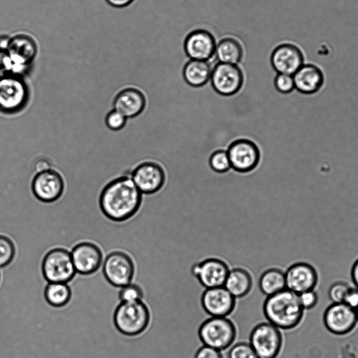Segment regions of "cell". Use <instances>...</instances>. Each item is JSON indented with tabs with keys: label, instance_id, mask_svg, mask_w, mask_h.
<instances>
[{
	"label": "cell",
	"instance_id": "obj_1",
	"mask_svg": "<svg viewBox=\"0 0 358 358\" xmlns=\"http://www.w3.org/2000/svg\"><path fill=\"white\" fill-rule=\"evenodd\" d=\"M142 194L130 176L112 180L102 189L99 206L109 220L120 222L132 217L139 210Z\"/></svg>",
	"mask_w": 358,
	"mask_h": 358
},
{
	"label": "cell",
	"instance_id": "obj_2",
	"mask_svg": "<svg viewBox=\"0 0 358 358\" xmlns=\"http://www.w3.org/2000/svg\"><path fill=\"white\" fill-rule=\"evenodd\" d=\"M304 310L299 294L285 289L266 296L263 303V313L267 322L280 330H290L301 322Z\"/></svg>",
	"mask_w": 358,
	"mask_h": 358
},
{
	"label": "cell",
	"instance_id": "obj_3",
	"mask_svg": "<svg viewBox=\"0 0 358 358\" xmlns=\"http://www.w3.org/2000/svg\"><path fill=\"white\" fill-rule=\"evenodd\" d=\"M151 314L143 301L120 302L113 313V323L117 330L127 336H136L148 327Z\"/></svg>",
	"mask_w": 358,
	"mask_h": 358
},
{
	"label": "cell",
	"instance_id": "obj_4",
	"mask_svg": "<svg viewBox=\"0 0 358 358\" xmlns=\"http://www.w3.org/2000/svg\"><path fill=\"white\" fill-rule=\"evenodd\" d=\"M198 336L203 345L222 351L233 345L237 329L227 317H210L200 324Z\"/></svg>",
	"mask_w": 358,
	"mask_h": 358
},
{
	"label": "cell",
	"instance_id": "obj_5",
	"mask_svg": "<svg viewBox=\"0 0 358 358\" xmlns=\"http://www.w3.org/2000/svg\"><path fill=\"white\" fill-rule=\"evenodd\" d=\"M29 99V89L24 77L12 73L0 76V110L16 113L22 110Z\"/></svg>",
	"mask_w": 358,
	"mask_h": 358
},
{
	"label": "cell",
	"instance_id": "obj_6",
	"mask_svg": "<svg viewBox=\"0 0 358 358\" xmlns=\"http://www.w3.org/2000/svg\"><path fill=\"white\" fill-rule=\"evenodd\" d=\"M41 273L48 282H71L76 274L71 252L63 248L50 250L43 258Z\"/></svg>",
	"mask_w": 358,
	"mask_h": 358
},
{
	"label": "cell",
	"instance_id": "obj_7",
	"mask_svg": "<svg viewBox=\"0 0 358 358\" xmlns=\"http://www.w3.org/2000/svg\"><path fill=\"white\" fill-rule=\"evenodd\" d=\"M282 342L281 330L267 321L255 325L249 336V343L258 358H277Z\"/></svg>",
	"mask_w": 358,
	"mask_h": 358
},
{
	"label": "cell",
	"instance_id": "obj_8",
	"mask_svg": "<svg viewBox=\"0 0 358 358\" xmlns=\"http://www.w3.org/2000/svg\"><path fill=\"white\" fill-rule=\"evenodd\" d=\"M6 51L10 61L7 73L23 76L34 60L38 47L32 37L27 34H17L8 38Z\"/></svg>",
	"mask_w": 358,
	"mask_h": 358
},
{
	"label": "cell",
	"instance_id": "obj_9",
	"mask_svg": "<svg viewBox=\"0 0 358 358\" xmlns=\"http://www.w3.org/2000/svg\"><path fill=\"white\" fill-rule=\"evenodd\" d=\"M102 271L107 282L115 287H121L132 282L135 264L126 252L115 250L104 259Z\"/></svg>",
	"mask_w": 358,
	"mask_h": 358
},
{
	"label": "cell",
	"instance_id": "obj_10",
	"mask_svg": "<svg viewBox=\"0 0 358 358\" xmlns=\"http://www.w3.org/2000/svg\"><path fill=\"white\" fill-rule=\"evenodd\" d=\"M210 81L217 93L230 96L242 88L244 75L238 64L218 62L212 69Z\"/></svg>",
	"mask_w": 358,
	"mask_h": 358
},
{
	"label": "cell",
	"instance_id": "obj_11",
	"mask_svg": "<svg viewBox=\"0 0 358 358\" xmlns=\"http://www.w3.org/2000/svg\"><path fill=\"white\" fill-rule=\"evenodd\" d=\"M231 169L238 173H248L259 164L261 153L258 145L248 138L232 141L227 150Z\"/></svg>",
	"mask_w": 358,
	"mask_h": 358
},
{
	"label": "cell",
	"instance_id": "obj_12",
	"mask_svg": "<svg viewBox=\"0 0 358 358\" xmlns=\"http://www.w3.org/2000/svg\"><path fill=\"white\" fill-rule=\"evenodd\" d=\"M229 270L224 260L211 257L194 264L191 273L201 286L208 289L224 286Z\"/></svg>",
	"mask_w": 358,
	"mask_h": 358
},
{
	"label": "cell",
	"instance_id": "obj_13",
	"mask_svg": "<svg viewBox=\"0 0 358 358\" xmlns=\"http://www.w3.org/2000/svg\"><path fill=\"white\" fill-rule=\"evenodd\" d=\"M130 177L142 194L157 192L166 181L164 168L153 161H145L138 164L131 173Z\"/></svg>",
	"mask_w": 358,
	"mask_h": 358
},
{
	"label": "cell",
	"instance_id": "obj_14",
	"mask_svg": "<svg viewBox=\"0 0 358 358\" xmlns=\"http://www.w3.org/2000/svg\"><path fill=\"white\" fill-rule=\"evenodd\" d=\"M323 322L330 333L343 336L351 332L358 322L355 309L342 302L332 303L326 308Z\"/></svg>",
	"mask_w": 358,
	"mask_h": 358
},
{
	"label": "cell",
	"instance_id": "obj_15",
	"mask_svg": "<svg viewBox=\"0 0 358 358\" xmlns=\"http://www.w3.org/2000/svg\"><path fill=\"white\" fill-rule=\"evenodd\" d=\"M64 189L61 174L52 169L36 173L31 181V190L40 201L52 203L59 199Z\"/></svg>",
	"mask_w": 358,
	"mask_h": 358
},
{
	"label": "cell",
	"instance_id": "obj_16",
	"mask_svg": "<svg viewBox=\"0 0 358 358\" xmlns=\"http://www.w3.org/2000/svg\"><path fill=\"white\" fill-rule=\"evenodd\" d=\"M201 304L210 317H228L235 309L236 299L224 287L205 289Z\"/></svg>",
	"mask_w": 358,
	"mask_h": 358
},
{
	"label": "cell",
	"instance_id": "obj_17",
	"mask_svg": "<svg viewBox=\"0 0 358 358\" xmlns=\"http://www.w3.org/2000/svg\"><path fill=\"white\" fill-rule=\"evenodd\" d=\"M72 261L76 273L82 275L94 273L103 262V252L95 243L83 241L71 250Z\"/></svg>",
	"mask_w": 358,
	"mask_h": 358
},
{
	"label": "cell",
	"instance_id": "obj_18",
	"mask_svg": "<svg viewBox=\"0 0 358 358\" xmlns=\"http://www.w3.org/2000/svg\"><path fill=\"white\" fill-rule=\"evenodd\" d=\"M286 289L300 294L306 291L314 290L318 282V274L315 268L306 262H296L285 271Z\"/></svg>",
	"mask_w": 358,
	"mask_h": 358
},
{
	"label": "cell",
	"instance_id": "obj_19",
	"mask_svg": "<svg viewBox=\"0 0 358 358\" xmlns=\"http://www.w3.org/2000/svg\"><path fill=\"white\" fill-rule=\"evenodd\" d=\"M271 64L277 73L293 76L304 64V56L297 45L284 43L276 46L273 50Z\"/></svg>",
	"mask_w": 358,
	"mask_h": 358
},
{
	"label": "cell",
	"instance_id": "obj_20",
	"mask_svg": "<svg viewBox=\"0 0 358 358\" xmlns=\"http://www.w3.org/2000/svg\"><path fill=\"white\" fill-rule=\"evenodd\" d=\"M216 45V41L210 31L198 29L188 34L183 47L190 59L208 61L215 55Z\"/></svg>",
	"mask_w": 358,
	"mask_h": 358
},
{
	"label": "cell",
	"instance_id": "obj_21",
	"mask_svg": "<svg viewBox=\"0 0 358 358\" xmlns=\"http://www.w3.org/2000/svg\"><path fill=\"white\" fill-rule=\"evenodd\" d=\"M113 108L127 119L137 117L146 106L145 94L139 89L129 87L121 90L115 96Z\"/></svg>",
	"mask_w": 358,
	"mask_h": 358
},
{
	"label": "cell",
	"instance_id": "obj_22",
	"mask_svg": "<svg viewBox=\"0 0 358 358\" xmlns=\"http://www.w3.org/2000/svg\"><path fill=\"white\" fill-rule=\"evenodd\" d=\"M295 90L305 94H313L322 88L324 83L322 69L315 64H303L293 75Z\"/></svg>",
	"mask_w": 358,
	"mask_h": 358
},
{
	"label": "cell",
	"instance_id": "obj_23",
	"mask_svg": "<svg viewBox=\"0 0 358 358\" xmlns=\"http://www.w3.org/2000/svg\"><path fill=\"white\" fill-rule=\"evenodd\" d=\"M252 286L253 278L250 272L243 267L230 268L224 285L236 299L247 296Z\"/></svg>",
	"mask_w": 358,
	"mask_h": 358
},
{
	"label": "cell",
	"instance_id": "obj_24",
	"mask_svg": "<svg viewBox=\"0 0 358 358\" xmlns=\"http://www.w3.org/2000/svg\"><path fill=\"white\" fill-rule=\"evenodd\" d=\"M212 69L208 61L189 59L183 66L182 76L189 85L199 87L210 80Z\"/></svg>",
	"mask_w": 358,
	"mask_h": 358
},
{
	"label": "cell",
	"instance_id": "obj_25",
	"mask_svg": "<svg viewBox=\"0 0 358 358\" xmlns=\"http://www.w3.org/2000/svg\"><path fill=\"white\" fill-rule=\"evenodd\" d=\"M215 55L218 62L238 64L243 56L241 43L233 37H225L216 45Z\"/></svg>",
	"mask_w": 358,
	"mask_h": 358
},
{
	"label": "cell",
	"instance_id": "obj_26",
	"mask_svg": "<svg viewBox=\"0 0 358 358\" xmlns=\"http://www.w3.org/2000/svg\"><path fill=\"white\" fill-rule=\"evenodd\" d=\"M258 285L266 296L282 291L286 289L285 272L278 268H268L260 275Z\"/></svg>",
	"mask_w": 358,
	"mask_h": 358
},
{
	"label": "cell",
	"instance_id": "obj_27",
	"mask_svg": "<svg viewBox=\"0 0 358 358\" xmlns=\"http://www.w3.org/2000/svg\"><path fill=\"white\" fill-rule=\"evenodd\" d=\"M71 296V289L68 283L48 282L43 289L45 300L54 308H62L68 304Z\"/></svg>",
	"mask_w": 358,
	"mask_h": 358
},
{
	"label": "cell",
	"instance_id": "obj_28",
	"mask_svg": "<svg viewBox=\"0 0 358 358\" xmlns=\"http://www.w3.org/2000/svg\"><path fill=\"white\" fill-rule=\"evenodd\" d=\"M209 165L213 171L218 173L229 171L231 166L227 150L214 151L209 157Z\"/></svg>",
	"mask_w": 358,
	"mask_h": 358
},
{
	"label": "cell",
	"instance_id": "obj_29",
	"mask_svg": "<svg viewBox=\"0 0 358 358\" xmlns=\"http://www.w3.org/2000/svg\"><path fill=\"white\" fill-rule=\"evenodd\" d=\"M15 246L8 237L0 235V268L9 265L15 255Z\"/></svg>",
	"mask_w": 358,
	"mask_h": 358
},
{
	"label": "cell",
	"instance_id": "obj_30",
	"mask_svg": "<svg viewBox=\"0 0 358 358\" xmlns=\"http://www.w3.org/2000/svg\"><path fill=\"white\" fill-rule=\"evenodd\" d=\"M144 292L141 286L136 283H129L121 287L118 292V299L120 302H134L142 301Z\"/></svg>",
	"mask_w": 358,
	"mask_h": 358
},
{
	"label": "cell",
	"instance_id": "obj_31",
	"mask_svg": "<svg viewBox=\"0 0 358 358\" xmlns=\"http://www.w3.org/2000/svg\"><path fill=\"white\" fill-rule=\"evenodd\" d=\"M275 90L282 94L291 93L295 90L294 81L292 75L276 73L273 79Z\"/></svg>",
	"mask_w": 358,
	"mask_h": 358
},
{
	"label": "cell",
	"instance_id": "obj_32",
	"mask_svg": "<svg viewBox=\"0 0 358 358\" xmlns=\"http://www.w3.org/2000/svg\"><path fill=\"white\" fill-rule=\"evenodd\" d=\"M229 358H258L250 344L247 342H238L230 347Z\"/></svg>",
	"mask_w": 358,
	"mask_h": 358
},
{
	"label": "cell",
	"instance_id": "obj_33",
	"mask_svg": "<svg viewBox=\"0 0 358 358\" xmlns=\"http://www.w3.org/2000/svg\"><path fill=\"white\" fill-rule=\"evenodd\" d=\"M350 287L345 282L337 281L330 286L328 291L329 298L333 303H342Z\"/></svg>",
	"mask_w": 358,
	"mask_h": 358
},
{
	"label": "cell",
	"instance_id": "obj_34",
	"mask_svg": "<svg viewBox=\"0 0 358 358\" xmlns=\"http://www.w3.org/2000/svg\"><path fill=\"white\" fill-rule=\"evenodd\" d=\"M127 118L115 109L109 111L105 118L106 127L112 131H119L126 124Z\"/></svg>",
	"mask_w": 358,
	"mask_h": 358
},
{
	"label": "cell",
	"instance_id": "obj_35",
	"mask_svg": "<svg viewBox=\"0 0 358 358\" xmlns=\"http://www.w3.org/2000/svg\"><path fill=\"white\" fill-rule=\"evenodd\" d=\"M300 303L303 310H310L313 308L318 301V297L314 290L306 291L299 294Z\"/></svg>",
	"mask_w": 358,
	"mask_h": 358
},
{
	"label": "cell",
	"instance_id": "obj_36",
	"mask_svg": "<svg viewBox=\"0 0 358 358\" xmlns=\"http://www.w3.org/2000/svg\"><path fill=\"white\" fill-rule=\"evenodd\" d=\"M221 352L213 348L203 345L196 351L194 358H223Z\"/></svg>",
	"mask_w": 358,
	"mask_h": 358
},
{
	"label": "cell",
	"instance_id": "obj_37",
	"mask_svg": "<svg viewBox=\"0 0 358 358\" xmlns=\"http://www.w3.org/2000/svg\"><path fill=\"white\" fill-rule=\"evenodd\" d=\"M343 303L356 309L358 306V289L350 287Z\"/></svg>",
	"mask_w": 358,
	"mask_h": 358
},
{
	"label": "cell",
	"instance_id": "obj_38",
	"mask_svg": "<svg viewBox=\"0 0 358 358\" xmlns=\"http://www.w3.org/2000/svg\"><path fill=\"white\" fill-rule=\"evenodd\" d=\"M10 68V61L6 49L0 46V72L7 73Z\"/></svg>",
	"mask_w": 358,
	"mask_h": 358
},
{
	"label": "cell",
	"instance_id": "obj_39",
	"mask_svg": "<svg viewBox=\"0 0 358 358\" xmlns=\"http://www.w3.org/2000/svg\"><path fill=\"white\" fill-rule=\"evenodd\" d=\"M34 167L36 173H38L50 169L51 165L48 159L40 158L36 161Z\"/></svg>",
	"mask_w": 358,
	"mask_h": 358
},
{
	"label": "cell",
	"instance_id": "obj_40",
	"mask_svg": "<svg viewBox=\"0 0 358 358\" xmlns=\"http://www.w3.org/2000/svg\"><path fill=\"white\" fill-rule=\"evenodd\" d=\"M111 6L115 8H124L131 4L134 0H106Z\"/></svg>",
	"mask_w": 358,
	"mask_h": 358
},
{
	"label": "cell",
	"instance_id": "obj_41",
	"mask_svg": "<svg viewBox=\"0 0 358 358\" xmlns=\"http://www.w3.org/2000/svg\"><path fill=\"white\" fill-rule=\"evenodd\" d=\"M350 275L355 287L358 289V259L352 266Z\"/></svg>",
	"mask_w": 358,
	"mask_h": 358
},
{
	"label": "cell",
	"instance_id": "obj_42",
	"mask_svg": "<svg viewBox=\"0 0 358 358\" xmlns=\"http://www.w3.org/2000/svg\"><path fill=\"white\" fill-rule=\"evenodd\" d=\"M355 310H356L357 317V322H358V306L356 308Z\"/></svg>",
	"mask_w": 358,
	"mask_h": 358
}]
</instances>
